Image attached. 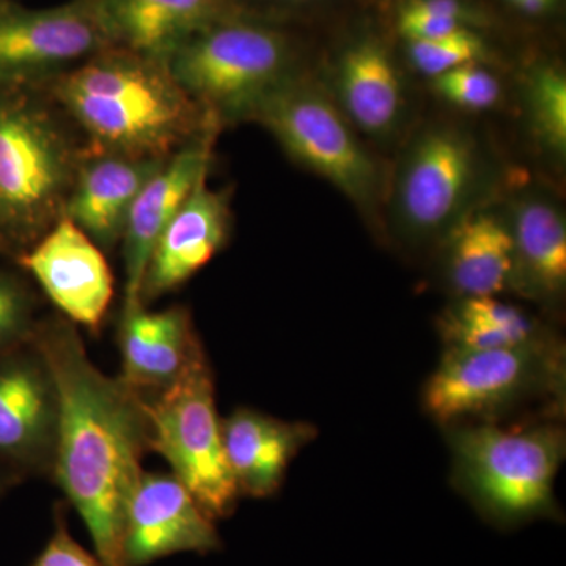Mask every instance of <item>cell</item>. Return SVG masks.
Returning <instances> with one entry per match:
<instances>
[{
  "mask_svg": "<svg viewBox=\"0 0 566 566\" xmlns=\"http://www.w3.org/2000/svg\"><path fill=\"white\" fill-rule=\"evenodd\" d=\"M283 150L326 178L357 205L374 200L378 174L344 115L316 88L290 80L268 93L252 111Z\"/></svg>",
  "mask_w": 566,
  "mask_h": 566,
  "instance_id": "obj_8",
  "label": "cell"
},
{
  "mask_svg": "<svg viewBox=\"0 0 566 566\" xmlns=\"http://www.w3.org/2000/svg\"><path fill=\"white\" fill-rule=\"evenodd\" d=\"M551 2H553V0H520L516 7H520L521 10L536 13V11L545 10Z\"/></svg>",
  "mask_w": 566,
  "mask_h": 566,
  "instance_id": "obj_31",
  "label": "cell"
},
{
  "mask_svg": "<svg viewBox=\"0 0 566 566\" xmlns=\"http://www.w3.org/2000/svg\"><path fill=\"white\" fill-rule=\"evenodd\" d=\"M109 48L114 43L96 0L50 9L0 2V85L41 87Z\"/></svg>",
  "mask_w": 566,
  "mask_h": 566,
  "instance_id": "obj_9",
  "label": "cell"
},
{
  "mask_svg": "<svg viewBox=\"0 0 566 566\" xmlns=\"http://www.w3.org/2000/svg\"><path fill=\"white\" fill-rule=\"evenodd\" d=\"M515 244L512 283L534 296L556 297L566 283V227L556 208L542 202L523 205L510 230Z\"/></svg>",
  "mask_w": 566,
  "mask_h": 566,
  "instance_id": "obj_22",
  "label": "cell"
},
{
  "mask_svg": "<svg viewBox=\"0 0 566 566\" xmlns=\"http://www.w3.org/2000/svg\"><path fill=\"white\" fill-rule=\"evenodd\" d=\"M452 485L485 523L515 531L538 520L562 521L554 495L566 455L565 428L553 420L504 427L469 422L446 427Z\"/></svg>",
  "mask_w": 566,
  "mask_h": 566,
  "instance_id": "obj_4",
  "label": "cell"
},
{
  "mask_svg": "<svg viewBox=\"0 0 566 566\" xmlns=\"http://www.w3.org/2000/svg\"><path fill=\"white\" fill-rule=\"evenodd\" d=\"M147 398L150 452L161 455L214 521L233 515L238 493L216 409L214 374L202 349L180 378Z\"/></svg>",
  "mask_w": 566,
  "mask_h": 566,
  "instance_id": "obj_7",
  "label": "cell"
},
{
  "mask_svg": "<svg viewBox=\"0 0 566 566\" xmlns=\"http://www.w3.org/2000/svg\"><path fill=\"white\" fill-rule=\"evenodd\" d=\"M535 129L551 150H566V77L554 66L536 71L528 85Z\"/></svg>",
  "mask_w": 566,
  "mask_h": 566,
  "instance_id": "obj_24",
  "label": "cell"
},
{
  "mask_svg": "<svg viewBox=\"0 0 566 566\" xmlns=\"http://www.w3.org/2000/svg\"><path fill=\"white\" fill-rule=\"evenodd\" d=\"M17 262L69 322L96 331L114 297L109 263L92 238L62 216Z\"/></svg>",
  "mask_w": 566,
  "mask_h": 566,
  "instance_id": "obj_12",
  "label": "cell"
},
{
  "mask_svg": "<svg viewBox=\"0 0 566 566\" xmlns=\"http://www.w3.org/2000/svg\"><path fill=\"white\" fill-rule=\"evenodd\" d=\"M35 87L0 85V252L14 259L62 216L87 148Z\"/></svg>",
  "mask_w": 566,
  "mask_h": 566,
  "instance_id": "obj_3",
  "label": "cell"
},
{
  "mask_svg": "<svg viewBox=\"0 0 566 566\" xmlns=\"http://www.w3.org/2000/svg\"><path fill=\"white\" fill-rule=\"evenodd\" d=\"M221 547L216 521L177 476L142 472L125 510V566H147L182 553L203 556Z\"/></svg>",
  "mask_w": 566,
  "mask_h": 566,
  "instance_id": "obj_11",
  "label": "cell"
},
{
  "mask_svg": "<svg viewBox=\"0 0 566 566\" xmlns=\"http://www.w3.org/2000/svg\"><path fill=\"white\" fill-rule=\"evenodd\" d=\"M230 210L222 192L200 178L156 241L140 290L148 305L180 289L218 255L229 240Z\"/></svg>",
  "mask_w": 566,
  "mask_h": 566,
  "instance_id": "obj_13",
  "label": "cell"
},
{
  "mask_svg": "<svg viewBox=\"0 0 566 566\" xmlns=\"http://www.w3.org/2000/svg\"><path fill=\"white\" fill-rule=\"evenodd\" d=\"M405 9L433 14V17L449 18L460 22H468L469 10L460 0H409Z\"/></svg>",
  "mask_w": 566,
  "mask_h": 566,
  "instance_id": "obj_30",
  "label": "cell"
},
{
  "mask_svg": "<svg viewBox=\"0 0 566 566\" xmlns=\"http://www.w3.org/2000/svg\"><path fill=\"white\" fill-rule=\"evenodd\" d=\"M85 148L167 159L218 126L192 102L167 63L109 48L41 85Z\"/></svg>",
  "mask_w": 566,
  "mask_h": 566,
  "instance_id": "obj_2",
  "label": "cell"
},
{
  "mask_svg": "<svg viewBox=\"0 0 566 566\" xmlns=\"http://www.w3.org/2000/svg\"><path fill=\"white\" fill-rule=\"evenodd\" d=\"M316 436L315 424L286 422L251 408L222 419L223 450L241 497L277 494L290 464Z\"/></svg>",
  "mask_w": 566,
  "mask_h": 566,
  "instance_id": "obj_17",
  "label": "cell"
},
{
  "mask_svg": "<svg viewBox=\"0 0 566 566\" xmlns=\"http://www.w3.org/2000/svg\"><path fill=\"white\" fill-rule=\"evenodd\" d=\"M166 159L85 151L65 216L102 249L122 243L126 219L145 182Z\"/></svg>",
  "mask_w": 566,
  "mask_h": 566,
  "instance_id": "obj_16",
  "label": "cell"
},
{
  "mask_svg": "<svg viewBox=\"0 0 566 566\" xmlns=\"http://www.w3.org/2000/svg\"><path fill=\"white\" fill-rule=\"evenodd\" d=\"M447 273L461 297L497 296L515 273L512 232L491 214L464 219L450 238Z\"/></svg>",
  "mask_w": 566,
  "mask_h": 566,
  "instance_id": "obj_20",
  "label": "cell"
},
{
  "mask_svg": "<svg viewBox=\"0 0 566 566\" xmlns=\"http://www.w3.org/2000/svg\"><path fill=\"white\" fill-rule=\"evenodd\" d=\"M214 137L216 134H208L169 156L134 200L122 237L125 259L123 305L140 303L142 283L156 241L200 178L208 174Z\"/></svg>",
  "mask_w": 566,
  "mask_h": 566,
  "instance_id": "obj_14",
  "label": "cell"
},
{
  "mask_svg": "<svg viewBox=\"0 0 566 566\" xmlns=\"http://www.w3.org/2000/svg\"><path fill=\"white\" fill-rule=\"evenodd\" d=\"M74 326L65 316H50L33 333L57 387L51 476L84 521L103 565L125 566V510L150 453L147 398L120 376L104 375Z\"/></svg>",
  "mask_w": 566,
  "mask_h": 566,
  "instance_id": "obj_1",
  "label": "cell"
},
{
  "mask_svg": "<svg viewBox=\"0 0 566 566\" xmlns=\"http://www.w3.org/2000/svg\"><path fill=\"white\" fill-rule=\"evenodd\" d=\"M337 92L349 118L367 133H385L400 114L401 82L389 54L365 41L346 51L338 66Z\"/></svg>",
  "mask_w": 566,
  "mask_h": 566,
  "instance_id": "obj_21",
  "label": "cell"
},
{
  "mask_svg": "<svg viewBox=\"0 0 566 566\" xmlns=\"http://www.w3.org/2000/svg\"><path fill=\"white\" fill-rule=\"evenodd\" d=\"M485 54V44L469 29L434 40L409 41V55L420 73L436 77L447 71L471 65Z\"/></svg>",
  "mask_w": 566,
  "mask_h": 566,
  "instance_id": "obj_25",
  "label": "cell"
},
{
  "mask_svg": "<svg viewBox=\"0 0 566 566\" xmlns=\"http://www.w3.org/2000/svg\"><path fill=\"white\" fill-rule=\"evenodd\" d=\"M118 345L122 381L144 397L174 385L205 349L188 308L148 311L142 303L123 305Z\"/></svg>",
  "mask_w": 566,
  "mask_h": 566,
  "instance_id": "obj_15",
  "label": "cell"
},
{
  "mask_svg": "<svg viewBox=\"0 0 566 566\" xmlns=\"http://www.w3.org/2000/svg\"><path fill=\"white\" fill-rule=\"evenodd\" d=\"M35 296L28 283L0 270V354L28 344L35 331Z\"/></svg>",
  "mask_w": 566,
  "mask_h": 566,
  "instance_id": "obj_26",
  "label": "cell"
},
{
  "mask_svg": "<svg viewBox=\"0 0 566 566\" xmlns=\"http://www.w3.org/2000/svg\"><path fill=\"white\" fill-rule=\"evenodd\" d=\"M472 175L474 156L460 134H428L412 153L401 185L406 222L417 232L444 226L464 199Z\"/></svg>",
  "mask_w": 566,
  "mask_h": 566,
  "instance_id": "obj_18",
  "label": "cell"
},
{
  "mask_svg": "<svg viewBox=\"0 0 566 566\" xmlns=\"http://www.w3.org/2000/svg\"><path fill=\"white\" fill-rule=\"evenodd\" d=\"M29 566H104L98 556L85 549L71 535L65 510H55L54 532Z\"/></svg>",
  "mask_w": 566,
  "mask_h": 566,
  "instance_id": "obj_28",
  "label": "cell"
},
{
  "mask_svg": "<svg viewBox=\"0 0 566 566\" xmlns=\"http://www.w3.org/2000/svg\"><path fill=\"white\" fill-rule=\"evenodd\" d=\"M510 2L515 3L516 6V3L520 2V0H510Z\"/></svg>",
  "mask_w": 566,
  "mask_h": 566,
  "instance_id": "obj_33",
  "label": "cell"
},
{
  "mask_svg": "<svg viewBox=\"0 0 566 566\" xmlns=\"http://www.w3.org/2000/svg\"><path fill=\"white\" fill-rule=\"evenodd\" d=\"M446 348L485 352L513 348L549 335L521 308L495 296L461 297L438 322Z\"/></svg>",
  "mask_w": 566,
  "mask_h": 566,
  "instance_id": "obj_23",
  "label": "cell"
},
{
  "mask_svg": "<svg viewBox=\"0 0 566 566\" xmlns=\"http://www.w3.org/2000/svg\"><path fill=\"white\" fill-rule=\"evenodd\" d=\"M433 88L446 102L468 111L490 109L501 98L499 81L475 63L433 77Z\"/></svg>",
  "mask_w": 566,
  "mask_h": 566,
  "instance_id": "obj_27",
  "label": "cell"
},
{
  "mask_svg": "<svg viewBox=\"0 0 566 566\" xmlns=\"http://www.w3.org/2000/svg\"><path fill=\"white\" fill-rule=\"evenodd\" d=\"M57 419L54 376L32 335L0 354V469L18 480L51 476Z\"/></svg>",
  "mask_w": 566,
  "mask_h": 566,
  "instance_id": "obj_10",
  "label": "cell"
},
{
  "mask_svg": "<svg viewBox=\"0 0 566 566\" xmlns=\"http://www.w3.org/2000/svg\"><path fill=\"white\" fill-rule=\"evenodd\" d=\"M463 28H465L463 22L420 13V11L405 9V7L398 17V29L408 41L434 40Z\"/></svg>",
  "mask_w": 566,
  "mask_h": 566,
  "instance_id": "obj_29",
  "label": "cell"
},
{
  "mask_svg": "<svg viewBox=\"0 0 566 566\" xmlns=\"http://www.w3.org/2000/svg\"><path fill=\"white\" fill-rule=\"evenodd\" d=\"M17 483L18 479H14V476L9 474V472L0 469V499H2V495L6 494L11 486L17 485Z\"/></svg>",
  "mask_w": 566,
  "mask_h": 566,
  "instance_id": "obj_32",
  "label": "cell"
},
{
  "mask_svg": "<svg viewBox=\"0 0 566 566\" xmlns=\"http://www.w3.org/2000/svg\"><path fill=\"white\" fill-rule=\"evenodd\" d=\"M565 349L547 337L513 348H446L424 382L423 411L442 428L497 422L521 406L549 398L564 405Z\"/></svg>",
  "mask_w": 566,
  "mask_h": 566,
  "instance_id": "obj_5",
  "label": "cell"
},
{
  "mask_svg": "<svg viewBox=\"0 0 566 566\" xmlns=\"http://www.w3.org/2000/svg\"><path fill=\"white\" fill-rule=\"evenodd\" d=\"M281 33L229 18L212 22L167 61L175 81L216 126L249 118L268 93L289 80Z\"/></svg>",
  "mask_w": 566,
  "mask_h": 566,
  "instance_id": "obj_6",
  "label": "cell"
},
{
  "mask_svg": "<svg viewBox=\"0 0 566 566\" xmlns=\"http://www.w3.org/2000/svg\"><path fill=\"white\" fill-rule=\"evenodd\" d=\"M0 2H2V0H0Z\"/></svg>",
  "mask_w": 566,
  "mask_h": 566,
  "instance_id": "obj_34",
  "label": "cell"
},
{
  "mask_svg": "<svg viewBox=\"0 0 566 566\" xmlns=\"http://www.w3.org/2000/svg\"><path fill=\"white\" fill-rule=\"evenodd\" d=\"M114 46L167 63L186 41L227 18L226 0H96Z\"/></svg>",
  "mask_w": 566,
  "mask_h": 566,
  "instance_id": "obj_19",
  "label": "cell"
}]
</instances>
